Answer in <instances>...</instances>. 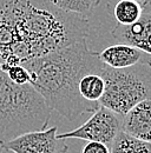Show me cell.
I'll return each mask as SVG.
<instances>
[{"label": "cell", "mask_w": 151, "mask_h": 153, "mask_svg": "<svg viewBox=\"0 0 151 153\" xmlns=\"http://www.w3.org/2000/svg\"><path fill=\"white\" fill-rule=\"evenodd\" d=\"M89 20L50 0H0V64H25L87 38Z\"/></svg>", "instance_id": "obj_1"}, {"label": "cell", "mask_w": 151, "mask_h": 153, "mask_svg": "<svg viewBox=\"0 0 151 153\" xmlns=\"http://www.w3.org/2000/svg\"><path fill=\"white\" fill-rule=\"evenodd\" d=\"M22 65L31 74V85L51 111L73 121L98 108L99 104L84 100L78 91L80 79L90 72H99L103 65L98 52L89 48L86 39Z\"/></svg>", "instance_id": "obj_2"}, {"label": "cell", "mask_w": 151, "mask_h": 153, "mask_svg": "<svg viewBox=\"0 0 151 153\" xmlns=\"http://www.w3.org/2000/svg\"><path fill=\"white\" fill-rule=\"evenodd\" d=\"M52 111L28 85L13 82L0 66V143L47 127Z\"/></svg>", "instance_id": "obj_3"}, {"label": "cell", "mask_w": 151, "mask_h": 153, "mask_svg": "<svg viewBox=\"0 0 151 153\" xmlns=\"http://www.w3.org/2000/svg\"><path fill=\"white\" fill-rule=\"evenodd\" d=\"M99 74L105 80V92L99 105L124 117L133 106L151 99V60L116 70L104 62Z\"/></svg>", "instance_id": "obj_4"}, {"label": "cell", "mask_w": 151, "mask_h": 153, "mask_svg": "<svg viewBox=\"0 0 151 153\" xmlns=\"http://www.w3.org/2000/svg\"><path fill=\"white\" fill-rule=\"evenodd\" d=\"M122 118L113 111L99 105L83 125L72 131L58 134L60 139H81L97 141L111 147L116 137L122 131Z\"/></svg>", "instance_id": "obj_5"}, {"label": "cell", "mask_w": 151, "mask_h": 153, "mask_svg": "<svg viewBox=\"0 0 151 153\" xmlns=\"http://www.w3.org/2000/svg\"><path fill=\"white\" fill-rule=\"evenodd\" d=\"M11 153H66V139L58 137V127L52 126L43 131L27 132L2 144Z\"/></svg>", "instance_id": "obj_6"}, {"label": "cell", "mask_w": 151, "mask_h": 153, "mask_svg": "<svg viewBox=\"0 0 151 153\" xmlns=\"http://www.w3.org/2000/svg\"><path fill=\"white\" fill-rule=\"evenodd\" d=\"M111 36L119 41L133 46L145 54L151 56V1L144 0L141 18L131 25H116L111 30Z\"/></svg>", "instance_id": "obj_7"}, {"label": "cell", "mask_w": 151, "mask_h": 153, "mask_svg": "<svg viewBox=\"0 0 151 153\" xmlns=\"http://www.w3.org/2000/svg\"><path fill=\"white\" fill-rule=\"evenodd\" d=\"M122 131L151 143V99L141 101L122 118Z\"/></svg>", "instance_id": "obj_8"}, {"label": "cell", "mask_w": 151, "mask_h": 153, "mask_svg": "<svg viewBox=\"0 0 151 153\" xmlns=\"http://www.w3.org/2000/svg\"><path fill=\"white\" fill-rule=\"evenodd\" d=\"M98 56L102 62L116 70L128 68L139 62L151 60V59H145L144 52L126 44H116L112 46H109L104 48L102 52H98Z\"/></svg>", "instance_id": "obj_9"}, {"label": "cell", "mask_w": 151, "mask_h": 153, "mask_svg": "<svg viewBox=\"0 0 151 153\" xmlns=\"http://www.w3.org/2000/svg\"><path fill=\"white\" fill-rule=\"evenodd\" d=\"M144 0H114L112 7L113 18L118 25H131L141 18Z\"/></svg>", "instance_id": "obj_10"}, {"label": "cell", "mask_w": 151, "mask_h": 153, "mask_svg": "<svg viewBox=\"0 0 151 153\" xmlns=\"http://www.w3.org/2000/svg\"><path fill=\"white\" fill-rule=\"evenodd\" d=\"M78 91L84 100L99 104V100L105 92V80L99 72H90L80 79Z\"/></svg>", "instance_id": "obj_11"}, {"label": "cell", "mask_w": 151, "mask_h": 153, "mask_svg": "<svg viewBox=\"0 0 151 153\" xmlns=\"http://www.w3.org/2000/svg\"><path fill=\"white\" fill-rule=\"evenodd\" d=\"M50 1L58 10L65 13L78 16L84 19L91 17L100 4V0H50Z\"/></svg>", "instance_id": "obj_12"}, {"label": "cell", "mask_w": 151, "mask_h": 153, "mask_svg": "<svg viewBox=\"0 0 151 153\" xmlns=\"http://www.w3.org/2000/svg\"><path fill=\"white\" fill-rule=\"evenodd\" d=\"M111 153H151V143L120 131L110 147Z\"/></svg>", "instance_id": "obj_13"}, {"label": "cell", "mask_w": 151, "mask_h": 153, "mask_svg": "<svg viewBox=\"0 0 151 153\" xmlns=\"http://www.w3.org/2000/svg\"><path fill=\"white\" fill-rule=\"evenodd\" d=\"M0 66L13 82L18 85L31 84V74L22 64H0Z\"/></svg>", "instance_id": "obj_14"}, {"label": "cell", "mask_w": 151, "mask_h": 153, "mask_svg": "<svg viewBox=\"0 0 151 153\" xmlns=\"http://www.w3.org/2000/svg\"><path fill=\"white\" fill-rule=\"evenodd\" d=\"M81 153H111V150L105 144L97 141H87Z\"/></svg>", "instance_id": "obj_15"}, {"label": "cell", "mask_w": 151, "mask_h": 153, "mask_svg": "<svg viewBox=\"0 0 151 153\" xmlns=\"http://www.w3.org/2000/svg\"><path fill=\"white\" fill-rule=\"evenodd\" d=\"M0 153H10L8 151L5 150V147L2 146V143H0Z\"/></svg>", "instance_id": "obj_16"}, {"label": "cell", "mask_w": 151, "mask_h": 153, "mask_svg": "<svg viewBox=\"0 0 151 153\" xmlns=\"http://www.w3.org/2000/svg\"><path fill=\"white\" fill-rule=\"evenodd\" d=\"M112 1H114V0H112Z\"/></svg>", "instance_id": "obj_17"}]
</instances>
